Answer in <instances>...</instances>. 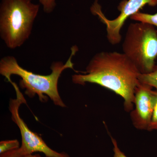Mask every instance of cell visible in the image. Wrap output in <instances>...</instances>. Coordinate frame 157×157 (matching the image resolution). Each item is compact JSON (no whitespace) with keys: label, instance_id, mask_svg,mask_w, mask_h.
Wrapping results in <instances>:
<instances>
[{"label":"cell","instance_id":"6da1fadb","mask_svg":"<svg viewBox=\"0 0 157 157\" xmlns=\"http://www.w3.org/2000/svg\"><path fill=\"white\" fill-rule=\"evenodd\" d=\"M140 72L124 53L101 52L91 59L83 74L72 76L75 84L99 85L112 91L124 100V109L131 112L134 108L135 89Z\"/></svg>","mask_w":157,"mask_h":157},{"label":"cell","instance_id":"7a4b0ae2","mask_svg":"<svg viewBox=\"0 0 157 157\" xmlns=\"http://www.w3.org/2000/svg\"><path fill=\"white\" fill-rule=\"evenodd\" d=\"M71 53L65 63L62 62H54L51 65V73L48 75L36 74L21 67L14 57L8 56L4 57L0 61V74L4 76L7 81L11 80V75H15L21 78L19 86L25 90V93L30 98L36 95L42 102H47L48 98L53 104L62 107H66L59 92L58 82L63 71L67 69L73 68L72 58L78 50L76 45L71 48Z\"/></svg>","mask_w":157,"mask_h":157},{"label":"cell","instance_id":"3957f363","mask_svg":"<svg viewBox=\"0 0 157 157\" xmlns=\"http://www.w3.org/2000/svg\"><path fill=\"white\" fill-rule=\"evenodd\" d=\"M39 10L31 0H2L0 36L8 48L21 47L29 39Z\"/></svg>","mask_w":157,"mask_h":157},{"label":"cell","instance_id":"277c9868","mask_svg":"<svg viewBox=\"0 0 157 157\" xmlns=\"http://www.w3.org/2000/svg\"><path fill=\"white\" fill-rule=\"evenodd\" d=\"M122 50L140 73L151 72L157 58V30L155 26L142 22L130 24L123 42Z\"/></svg>","mask_w":157,"mask_h":157},{"label":"cell","instance_id":"5b68a950","mask_svg":"<svg viewBox=\"0 0 157 157\" xmlns=\"http://www.w3.org/2000/svg\"><path fill=\"white\" fill-rule=\"evenodd\" d=\"M9 82L14 88L16 98L10 100L9 109L11 113V120L17 125L20 132L21 137L20 147L25 155H27L39 152L44 154L46 157H70L66 153L58 152L51 148L42 137L29 128L27 125L21 117L19 113L21 105L26 104V101L20 90L17 85L11 80Z\"/></svg>","mask_w":157,"mask_h":157},{"label":"cell","instance_id":"8992f818","mask_svg":"<svg viewBox=\"0 0 157 157\" xmlns=\"http://www.w3.org/2000/svg\"><path fill=\"white\" fill-rule=\"evenodd\" d=\"M146 5L155 7L157 6V0H123L117 7L120 14L113 20L108 19L105 16L98 0H96L93 4L90 11L106 25L108 42L112 45H116L121 42V30L127 19L139 12Z\"/></svg>","mask_w":157,"mask_h":157},{"label":"cell","instance_id":"52a82bcc","mask_svg":"<svg viewBox=\"0 0 157 157\" xmlns=\"http://www.w3.org/2000/svg\"><path fill=\"white\" fill-rule=\"evenodd\" d=\"M139 81L135 89L134 108L130 112L132 124L136 129L147 130L155 101L156 91Z\"/></svg>","mask_w":157,"mask_h":157},{"label":"cell","instance_id":"ba28073f","mask_svg":"<svg viewBox=\"0 0 157 157\" xmlns=\"http://www.w3.org/2000/svg\"><path fill=\"white\" fill-rule=\"evenodd\" d=\"M138 80L141 83L155 88L157 90V63L150 73L145 74L140 73L138 76Z\"/></svg>","mask_w":157,"mask_h":157},{"label":"cell","instance_id":"9c48e42d","mask_svg":"<svg viewBox=\"0 0 157 157\" xmlns=\"http://www.w3.org/2000/svg\"><path fill=\"white\" fill-rule=\"evenodd\" d=\"M130 18L138 22L150 24L157 27V13L155 14H149L139 11L132 15Z\"/></svg>","mask_w":157,"mask_h":157},{"label":"cell","instance_id":"30bf717a","mask_svg":"<svg viewBox=\"0 0 157 157\" xmlns=\"http://www.w3.org/2000/svg\"><path fill=\"white\" fill-rule=\"evenodd\" d=\"M20 147L19 141L16 139L2 140L0 142V154Z\"/></svg>","mask_w":157,"mask_h":157},{"label":"cell","instance_id":"8fae6325","mask_svg":"<svg viewBox=\"0 0 157 157\" xmlns=\"http://www.w3.org/2000/svg\"><path fill=\"white\" fill-rule=\"evenodd\" d=\"M43 7V11L47 14L52 13L56 6V0H39Z\"/></svg>","mask_w":157,"mask_h":157},{"label":"cell","instance_id":"7c38bea8","mask_svg":"<svg viewBox=\"0 0 157 157\" xmlns=\"http://www.w3.org/2000/svg\"><path fill=\"white\" fill-rule=\"evenodd\" d=\"M156 91L155 101L151 120L149 126L148 131H151L153 130H157V90Z\"/></svg>","mask_w":157,"mask_h":157},{"label":"cell","instance_id":"4fadbf2b","mask_svg":"<svg viewBox=\"0 0 157 157\" xmlns=\"http://www.w3.org/2000/svg\"><path fill=\"white\" fill-rule=\"evenodd\" d=\"M26 155L20 147L0 154V157H24Z\"/></svg>","mask_w":157,"mask_h":157},{"label":"cell","instance_id":"5bb4252c","mask_svg":"<svg viewBox=\"0 0 157 157\" xmlns=\"http://www.w3.org/2000/svg\"><path fill=\"white\" fill-rule=\"evenodd\" d=\"M111 139L113 145V157H128L119 148L115 138L111 137Z\"/></svg>","mask_w":157,"mask_h":157},{"label":"cell","instance_id":"9a60e30c","mask_svg":"<svg viewBox=\"0 0 157 157\" xmlns=\"http://www.w3.org/2000/svg\"><path fill=\"white\" fill-rule=\"evenodd\" d=\"M24 157H42L41 155H40L39 154H35L33 155V154L30 155H27L25 156Z\"/></svg>","mask_w":157,"mask_h":157}]
</instances>
